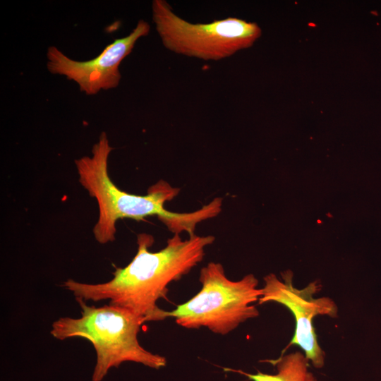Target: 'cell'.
Returning a JSON list of instances; mask_svg holds the SVG:
<instances>
[{
	"label": "cell",
	"instance_id": "1",
	"mask_svg": "<svg viewBox=\"0 0 381 381\" xmlns=\"http://www.w3.org/2000/svg\"><path fill=\"white\" fill-rule=\"evenodd\" d=\"M214 241L213 236H190L183 240L179 234L169 238L166 246L157 252L148 249L154 238L147 234L137 236L138 250L124 267H117L110 280L98 284L80 282L69 279L64 287L75 298L109 304L126 308L141 317L144 322L162 321L164 310L157 306L166 298L169 285L189 273L200 262L205 249Z\"/></svg>",
	"mask_w": 381,
	"mask_h": 381
},
{
	"label": "cell",
	"instance_id": "2",
	"mask_svg": "<svg viewBox=\"0 0 381 381\" xmlns=\"http://www.w3.org/2000/svg\"><path fill=\"white\" fill-rule=\"evenodd\" d=\"M112 149L106 133L102 132L92 147L91 155L75 160L80 185L97 203L99 216L92 230L96 241L100 244L113 242L116 239V224L121 219L139 221L157 215L168 229L179 226L183 213L166 210L164 203L173 200L179 189L159 180L150 187L145 195L122 190L113 183L108 173V159Z\"/></svg>",
	"mask_w": 381,
	"mask_h": 381
},
{
	"label": "cell",
	"instance_id": "3",
	"mask_svg": "<svg viewBox=\"0 0 381 381\" xmlns=\"http://www.w3.org/2000/svg\"><path fill=\"white\" fill-rule=\"evenodd\" d=\"M81 309L78 318L62 317L53 322L50 334L56 339L80 337L90 341L97 356L92 381H101L113 367L135 362L159 369L167 359L148 351L139 343L138 334L144 320L133 312L109 304L88 306L75 298Z\"/></svg>",
	"mask_w": 381,
	"mask_h": 381
},
{
	"label": "cell",
	"instance_id": "4",
	"mask_svg": "<svg viewBox=\"0 0 381 381\" xmlns=\"http://www.w3.org/2000/svg\"><path fill=\"white\" fill-rule=\"evenodd\" d=\"M199 281L200 290L173 310H164V320L174 318L183 327H204L224 335L259 315L253 303L258 302L262 289L258 288V280L253 274L232 281L227 278L222 264L211 262L201 269Z\"/></svg>",
	"mask_w": 381,
	"mask_h": 381
},
{
	"label": "cell",
	"instance_id": "5",
	"mask_svg": "<svg viewBox=\"0 0 381 381\" xmlns=\"http://www.w3.org/2000/svg\"><path fill=\"white\" fill-rule=\"evenodd\" d=\"M152 20L162 44L177 54L219 61L251 47L261 35L255 23L229 17L208 23H190L165 0L152 3Z\"/></svg>",
	"mask_w": 381,
	"mask_h": 381
},
{
	"label": "cell",
	"instance_id": "6",
	"mask_svg": "<svg viewBox=\"0 0 381 381\" xmlns=\"http://www.w3.org/2000/svg\"><path fill=\"white\" fill-rule=\"evenodd\" d=\"M282 281L274 274L264 277L265 284L258 301L261 305L267 302H276L286 307L294 315L296 320L294 334L287 346L282 351L284 354L290 346L301 348L312 365L318 369L325 365V353L318 341L313 318L318 315H327L334 318L338 316V307L329 297L314 298L321 288L314 281L305 288L299 289L293 284V272L286 270L281 273Z\"/></svg>",
	"mask_w": 381,
	"mask_h": 381
},
{
	"label": "cell",
	"instance_id": "7",
	"mask_svg": "<svg viewBox=\"0 0 381 381\" xmlns=\"http://www.w3.org/2000/svg\"><path fill=\"white\" fill-rule=\"evenodd\" d=\"M150 30L147 21L139 20L127 36L115 40L97 56L86 61L73 60L56 47H49L47 52V68L53 74L64 75L75 82L80 91L88 95L115 88L121 78L120 64L131 54L136 42L149 34Z\"/></svg>",
	"mask_w": 381,
	"mask_h": 381
},
{
	"label": "cell",
	"instance_id": "8",
	"mask_svg": "<svg viewBox=\"0 0 381 381\" xmlns=\"http://www.w3.org/2000/svg\"><path fill=\"white\" fill-rule=\"evenodd\" d=\"M264 362L275 366L277 373L272 375L258 371L252 374L241 370H224L243 375L252 381H317L316 377L309 370L310 361L301 351L281 355L277 359L265 360Z\"/></svg>",
	"mask_w": 381,
	"mask_h": 381
}]
</instances>
